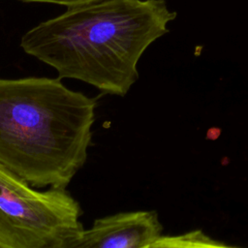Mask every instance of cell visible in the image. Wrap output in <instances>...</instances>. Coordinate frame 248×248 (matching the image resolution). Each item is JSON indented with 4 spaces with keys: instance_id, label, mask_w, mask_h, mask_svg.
Instances as JSON below:
<instances>
[{
    "instance_id": "1",
    "label": "cell",
    "mask_w": 248,
    "mask_h": 248,
    "mask_svg": "<svg viewBox=\"0 0 248 248\" xmlns=\"http://www.w3.org/2000/svg\"><path fill=\"white\" fill-rule=\"evenodd\" d=\"M176 16L165 0H95L39 23L19 45L58 78L123 97L139 78L141 55Z\"/></svg>"
},
{
    "instance_id": "6",
    "label": "cell",
    "mask_w": 248,
    "mask_h": 248,
    "mask_svg": "<svg viewBox=\"0 0 248 248\" xmlns=\"http://www.w3.org/2000/svg\"><path fill=\"white\" fill-rule=\"evenodd\" d=\"M22 2H38V3H51V4H57V5H62L66 7H72V6H77L79 4L95 1V0H19Z\"/></svg>"
},
{
    "instance_id": "5",
    "label": "cell",
    "mask_w": 248,
    "mask_h": 248,
    "mask_svg": "<svg viewBox=\"0 0 248 248\" xmlns=\"http://www.w3.org/2000/svg\"><path fill=\"white\" fill-rule=\"evenodd\" d=\"M224 246V243H218L215 240L204 235L202 232H191L179 236L162 235L153 245V247L170 246Z\"/></svg>"
},
{
    "instance_id": "4",
    "label": "cell",
    "mask_w": 248,
    "mask_h": 248,
    "mask_svg": "<svg viewBox=\"0 0 248 248\" xmlns=\"http://www.w3.org/2000/svg\"><path fill=\"white\" fill-rule=\"evenodd\" d=\"M162 232L163 226L154 210L119 212L95 219L70 248H151Z\"/></svg>"
},
{
    "instance_id": "2",
    "label": "cell",
    "mask_w": 248,
    "mask_h": 248,
    "mask_svg": "<svg viewBox=\"0 0 248 248\" xmlns=\"http://www.w3.org/2000/svg\"><path fill=\"white\" fill-rule=\"evenodd\" d=\"M96 106L60 78H0V163L35 188H66L87 160Z\"/></svg>"
},
{
    "instance_id": "3",
    "label": "cell",
    "mask_w": 248,
    "mask_h": 248,
    "mask_svg": "<svg viewBox=\"0 0 248 248\" xmlns=\"http://www.w3.org/2000/svg\"><path fill=\"white\" fill-rule=\"evenodd\" d=\"M81 214L66 188L38 191L0 163V248H70Z\"/></svg>"
}]
</instances>
